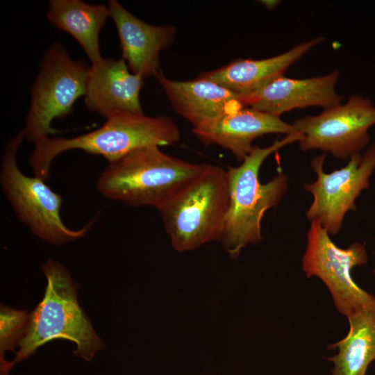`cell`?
<instances>
[{"instance_id": "6da1fadb", "label": "cell", "mask_w": 375, "mask_h": 375, "mask_svg": "<svg viewBox=\"0 0 375 375\" xmlns=\"http://www.w3.org/2000/svg\"><path fill=\"white\" fill-rule=\"evenodd\" d=\"M301 138L302 133L297 131L269 147H254L239 166L227 170L229 201L220 242L230 258H237L247 245L262 241L265 212L277 206L288 190V177L282 170L267 183L260 182L262 162L274 152Z\"/></svg>"}, {"instance_id": "7a4b0ae2", "label": "cell", "mask_w": 375, "mask_h": 375, "mask_svg": "<svg viewBox=\"0 0 375 375\" xmlns=\"http://www.w3.org/2000/svg\"><path fill=\"white\" fill-rule=\"evenodd\" d=\"M180 138L177 125L169 117L122 113L86 134L70 138L47 137L36 142L28 162L34 175L46 181L53 160L66 151L82 150L112 162L144 147L175 144Z\"/></svg>"}, {"instance_id": "3957f363", "label": "cell", "mask_w": 375, "mask_h": 375, "mask_svg": "<svg viewBox=\"0 0 375 375\" xmlns=\"http://www.w3.org/2000/svg\"><path fill=\"white\" fill-rule=\"evenodd\" d=\"M47 283L43 299L30 314L25 336L14 359L3 375L17 362L31 356L41 346L54 340L74 342V354L90 361L103 347L90 320L78 304L76 285L68 271L49 259L42 267Z\"/></svg>"}, {"instance_id": "277c9868", "label": "cell", "mask_w": 375, "mask_h": 375, "mask_svg": "<svg viewBox=\"0 0 375 375\" xmlns=\"http://www.w3.org/2000/svg\"><path fill=\"white\" fill-rule=\"evenodd\" d=\"M206 164L169 156L159 147H144L108 162L97 181L105 197L130 206L157 209L198 176Z\"/></svg>"}, {"instance_id": "5b68a950", "label": "cell", "mask_w": 375, "mask_h": 375, "mask_svg": "<svg viewBox=\"0 0 375 375\" xmlns=\"http://www.w3.org/2000/svg\"><path fill=\"white\" fill-rule=\"evenodd\" d=\"M228 201L227 170L206 164L198 176L158 208L173 249L185 252L221 241Z\"/></svg>"}, {"instance_id": "8992f818", "label": "cell", "mask_w": 375, "mask_h": 375, "mask_svg": "<svg viewBox=\"0 0 375 375\" xmlns=\"http://www.w3.org/2000/svg\"><path fill=\"white\" fill-rule=\"evenodd\" d=\"M24 138L22 129L6 142L0 168L1 189L16 216L35 236L51 244H63L85 236L94 220L78 230L67 227L60 217L62 196L45 181L19 169L17 153Z\"/></svg>"}, {"instance_id": "52a82bcc", "label": "cell", "mask_w": 375, "mask_h": 375, "mask_svg": "<svg viewBox=\"0 0 375 375\" xmlns=\"http://www.w3.org/2000/svg\"><path fill=\"white\" fill-rule=\"evenodd\" d=\"M90 66L74 60L60 42L44 53L31 89V103L23 128L25 138L36 142L54 134L51 122L71 113L76 100L85 96Z\"/></svg>"}, {"instance_id": "ba28073f", "label": "cell", "mask_w": 375, "mask_h": 375, "mask_svg": "<svg viewBox=\"0 0 375 375\" xmlns=\"http://www.w3.org/2000/svg\"><path fill=\"white\" fill-rule=\"evenodd\" d=\"M367 260L363 244L338 247L319 222H311L302 270L307 278L316 276L324 283L337 310L347 318L360 310L375 312V297L358 286L351 276L352 269Z\"/></svg>"}, {"instance_id": "9c48e42d", "label": "cell", "mask_w": 375, "mask_h": 375, "mask_svg": "<svg viewBox=\"0 0 375 375\" xmlns=\"http://www.w3.org/2000/svg\"><path fill=\"white\" fill-rule=\"evenodd\" d=\"M325 158L324 153L312 160L310 166L317 179L303 185L313 197L306 216L334 235L340 231L346 213L356 210L355 201L361 191L369 186L375 169V141L363 154H352L346 166L328 174L323 169Z\"/></svg>"}, {"instance_id": "30bf717a", "label": "cell", "mask_w": 375, "mask_h": 375, "mask_svg": "<svg viewBox=\"0 0 375 375\" xmlns=\"http://www.w3.org/2000/svg\"><path fill=\"white\" fill-rule=\"evenodd\" d=\"M292 124L302 133L299 142L301 151L319 149L344 160L367 146L369 129L375 124V106L368 98L351 95L344 104L297 119Z\"/></svg>"}, {"instance_id": "8fae6325", "label": "cell", "mask_w": 375, "mask_h": 375, "mask_svg": "<svg viewBox=\"0 0 375 375\" xmlns=\"http://www.w3.org/2000/svg\"><path fill=\"white\" fill-rule=\"evenodd\" d=\"M339 76L338 69L303 79L281 76L253 92L240 96V100L245 106L277 117L310 106L325 109L341 103L342 97L335 91Z\"/></svg>"}, {"instance_id": "7c38bea8", "label": "cell", "mask_w": 375, "mask_h": 375, "mask_svg": "<svg viewBox=\"0 0 375 375\" xmlns=\"http://www.w3.org/2000/svg\"><path fill=\"white\" fill-rule=\"evenodd\" d=\"M144 78L128 69L122 58H103L90 66L85 104L106 119L122 113L143 114L140 93Z\"/></svg>"}, {"instance_id": "4fadbf2b", "label": "cell", "mask_w": 375, "mask_h": 375, "mask_svg": "<svg viewBox=\"0 0 375 375\" xmlns=\"http://www.w3.org/2000/svg\"><path fill=\"white\" fill-rule=\"evenodd\" d=\"M173 109L193 128L208 126L244 106L240 96L206 78L174 81L160 72L154 76Z\"/></svg>"}, {"instance_id": "5bb4252c", "label": "cell", "mask_w": 375, "mask_h": 375, "mask_svg": "<svg viewBox=\"0 0 375 375\" xmlns=\"http://www.w3.org/2000/svg\"><path fill=\"white\" fill-rule=\"evenodd\" d=\"M108 8L117 30L122 58L131 72L143 78L160 72L159 56L174 41L176 29L169 25H151L129 12L115 0Z\"/></svg>"}, {"instance_id": "9a60e30c", "label": "cell", "mask_w": 375, "mask_h": 375, "mask_svg": "<svg viewBox=\"0 0 375 375\" xmlns=\"http://www.w3.org/2000/svg\"><path fill=\"white\" fill-rule=\"evenodd\" d=\"M192 132L203 144H217L242 162L253 151L252 142L256 138L272 133L288 135L297 131L281 117L244 106L208 126L192 128Z\"/></svg>"}, {"instance_id": "2e32d148", "label": "cell", "mask_w": 375, "mask_h": 375, "mask_svg": "<svg viewBox=\"0 0 375 375\" xmlns=\"http://www.w3.org/2000/svg\"><path fill=\"white\" fill-rule=\"evenodd\" d=\"M323 41L322 37H317L267 58H238L220 68L203 72L198 76L209 79L239 96L248 94L283 76L290 66Z\"/></svg>"}, {"instance_id": "e0dca14e", "label": "cell", "mask_w": 375, "mask_h": 375, "mask_svg": "<svg viewBox=\"0 0 375 375\" xmlns=\"http://www.w3.org/2000/svg\"><path fill=\"white\" fill-rule=\"evenodd\" d=\"M48 4V21L71 35L83 48L92 65L100 62L103 58L99 33L110 17L108 6L81 0H51Z\"/></svg>"}, {"instance_id": "ac0fdd59", "label": "cell", "mask_w": 375, "mask_h": 375, "mask_svg": "<svg viewBox=\"0 0 375 375\" xmlns=\"http://www.w3.org/2000/svg\"><path fill=\"white\" fill-rule=\"evenodd\" d=\"M347 319L346 336L328 347V350H338L326 358L333 365L331 375H365L375 360V312L360 310Z\"/></svg>"}, {"instance_id": "d6986e66", "label": "cell", "mask_w": 375, "mask_h": 375, "mask_svg": "<svg viewBox=\"0 0 375 375\" xmlns=\"http://www.w3.org/2000/svg\"><path fill=\"white\" fill-rule=\"evenodd\" d=\"M30 314L26 310H17L6 306H1L0 312V360L1 374L7 365L3 357L5 351H12L19 346L25 336Z\"/></svg>"}, {"instance_id": "ffe728a7", "label": "cell", "mask_w": 375, "mask_h": 375, "mask_svg": "<svg viewBox=\"0 0 375 375\" xmlns=\"http://www.w3.org/2000/svg\"><path fill=\"white\" fill-rule=\"evenodd\" d=\"M280 1H260V3L268 9H274L279 3Z\"/></svg>"}, {"instance_id": "44dd1931", "label": "cell", "mask_w": 375, "mask_h": 375, "mask_svg": "<svg viewBox=\"0 0 375 375\" xmlns=\"http://www.w3.org/2000/svg\"><path fill=\"white\" fill-rule=\"evenodd\" d=\"M374 253L375 254V251L374 252ZM373 274H374V276L375 277V268L373 269Z\"/></svg>"}]
</instances>
